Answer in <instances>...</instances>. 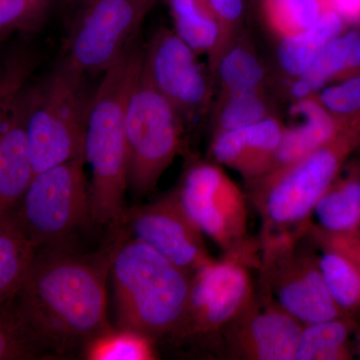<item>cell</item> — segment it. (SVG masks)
<instances>
[{
    "label": "cell",
    "mask_w": 360,
    "mask_h": 360,
    "mask_svg": "<svg viewBox=\"0 0 360 360\" xmlns=\"http://www.w3.org/2000/svg\"><path fill=\"white\" fill-rule=\"evenodd\" d=\"M208 2L219 25V41L214 51L208 56V68L213 77L220 58L240 37L241 28L245 18L246 0H208Z\"/></svg>",
    "instance_id": "f1b7e54d"
},
{
    "label": "cell",
    "mask_w": 360,
    "mask_h": 360,
    "mask_svg": "<svg viewBox=\"0 0 360 360\" xmlns=\"http://www.w3.org/2000/svg\"><path fill=\"white\" fill-rule=\"evenodd\" d=\"M302 328L269 296L255 295L219 340L231 359L295 360Z\"/></svg>",
    "instance_id": "5bb4252c"
},
{
    "label": "cell",
    "mask_w": 360,
    "mask_h": 360,
    "mask_svg": "<svg viewBox=\"0 0 360 360\" xmlns=\"http://www.w3.org/2000/svg\"><path fill=\"white\" fill-rule=\"evenodd\" d=\"M359 148L360 120H343L338 134L321 148L248 184L262 220V238L304 236L317 201Z\"/></svg>",
    "instance_id": "277c9868"
},
{
    "label": "cell",
    "mask_w": 360,
    "mask_h": 360,
    "mask_svg": "<svg viewBox=\"0 0 360 360\" xmlns=\"http://www.w3.org/2000/svg\"><path fill=\"white\" fill-rule=\"evenodd\" d=\"M322 105L340 120H360V72L316 94Z\"/></svg>",
    "instance_id": "4dcf8cb0"
},
{
    "label": "cell",
    "mask_w": 360,
    "mask_h": 360,
    "mask_svg": "<svg viewBox=\"0 0 360 360\" xmlns=\"http://www.w3.org/2000/svg\"><path fill=\"white\" fill-rule=\"evenodd\" d=\"M319 267L329 292L345 314L360 310V267L354 262L328 248H321Z\"/></svg>",
    "instance_id": "484cf974"
},
{
    "label": "cell",
    "mask_w": 360,
    "mask_h": 360,
    "mask_svg": "<svg viewBox=\"0 0 360 360\" xmlns=\"http://www.w3.org/2000/svg\"><path fill=\"white\" fill-rule=\"evenodd\" d=\"M354 328L350 316L303 326L295 360L352 359L348 341Z\"/></svg>",
    "instance_id": "cb8c5ba5"
},
{
    "label": "cell",
    "mask_w": 360,
    "mask_h": 360,
    "mask_svg": "<svg viewBox=\"0 0 360 360\" xmlns=\"http://www.w3.org/2000/svg\"><path fill=\"white\" fill-rule=\"evenodd\" d=\"M345 25L340 14L329 9L307 30L281 39L277 61L283 75L290 79L302 77L322 47L345 32Z\"/></svg>",
    "instance_id": "ac0fdd59"
},
{
    "label": "cell",
    "mask_w": 360,
    "mask_h": 360,
    "mask_svg": "<svg viewBox=\"0 0 360 360\" xmlns=\"http://www.w3.org/2000/svg\"><path fill=\"white\" fill-rule=\"evenodd\" d=\"M290 113L302 117V122L284 129L271 170L295 163L316 150L338 134L343 123L322 105L316 94L295 101Z\"/></svg>",
    "instance_id": "e0dca14e"
},
{
    "label": "cell",
    "mask_w": 360,
    "mask_h": 360,
    "mask_svg": "<svg viewBox=\"0 0 360 360\" xmlns=\"http://www.w3.org/2000/svg\"><path fill=\"white\" fill-rule=\"evenodd\" d=\"M324 11L331 9V0H321Z\"/></svg>",
    "instance_id": "8d00e7d4"
},
{
    "label": "cell",
    "mask_w": 360,
    "mask_h": 360,
    "mask_svg": "<svg viewBox=\"0 0 360 360\" xmlns=\"http://www.w3.org/2000/svg\"><path fill=\"white\" fill-rule=\"evenodd\" d=\"M356 349H357V352H359V354L360 356V330L359 331V333H357Z\"/></svg>",
    "instance_id": "74e56055"
},
{
    "label": "cell",
    "mask_w": 360,
    "mask_h": 360,
    "mask_svg": "<svg viewBox=\"0 0 360 360\" xmlns=\"http://www.w3.org/2000/svg\"><path fill=\"white\" fill-rule=\"evenodd\" d=\"M84 158L35 174L11 219L37 250L53 248L91 220Z\"/></svg>",
    "instance_id": "52a82bcc"
},
{
    "label": "cell",
    "mask_w": 360,
    "mask_h": 360,
    "mask_svg": "<svg viewBox=\"0 0 360 360\" xmlns=\"http://www.w3.org/2000/svg\"><path fill=\"white\" fill-rule=\"evenodd\" d=\"M51 0H0V32L28 30L37 25Z\"/></svg>",
    "instance_id": "1f68e13d"
},
{
    "label": "cell",
    "mask_w": 360,
    "mask_h": 360,
    "mask_svg": "<svg viewBox=\"0 0 360 360\" xmlns=\"http://www.w3.org/2000/svg\"><path fill=\"white\" fill-rule=\"evenodd\" d=\"M284 129L281 120L272 115L243 129L214 134L213 158L250 184L274 168Z\"/></svg>",
    "instance_id": "2e32d148"
},
{
    "label": "cell",
    "mask_w": 360,
    "mask_h": 360,
    "mask_svg": "<svg viewBox=\"0 0 360 360\" xmlns=\"http://www.w3.org/2000/svg\"><path fill=\"white\" fill-rule=\"evenodd\" d=\"M110 270L120 328L150 338L179 330L191 302L193 274L134 238L113 246Z\"/></svg>",
    "instance_id": "3957f363"
},
{
    "label": "cell",
    "mask_w": 360,
    "mask_h": 360,
    "mask_svg": "<svg viewBox=\"0 0 360 360\" xmlns=\"http://www.w3.org/2000/svg\"><path fill=\"white\" fill-rule=\"evenodd\" d=\"M331 9L347 23L360 22V0H331Z\"/></svg>",
    "instance_id": "836d02e7"
},
{
    "label": "cell",
    "mask_w": 360,
    "mask_h": 360,
    "mask_svg": "<svg viewBox=\"0 0 360 360\" xmlns=\"http://www.w3.org/2000/svg\"><path fill=\"white\" fill-rule=\"evenodd\" d=\"M20 89V78L18 75H11L6 78H0V99L11 96Z\"/></svg>",
    "instance_id": "e575fe53"
},
{
    "label": "cell",
    "mask_w": 360,
    "mask_h": 360,
    "mask_svg": "<svg viewBox=\"0 0 360 360\" xmlns=\"http://www.w3.org/2000/svg\"><path fill=\"white\" fill-rule=\"evenodd\" d=\"M314 213L319 229L347 232L360 227V165L350 167L345 176L333 181L317 201Z\"/></svg>",
    "instance_id": "ffe728a7"
},
{
    "label": "cell",
    "mask_w": 360,
    "mask_h": 360,
    "mask_svg": "<svg viewBox=\"0 0 360 360\" xmlns=\"http://www.w3.org/2000/svg\"><path fill=\"white\" fill-rule=\"evenodd\" d=\"M6 33L7 32H0V42H1V40L4 39V35H6Z\"/></svg>",
    "instance_id": "f35d334b"
},
{
    "label": "cell",
    "mask_w": 360,
    "mask_h": 360,
    "mask_svg": "<svg viewBox=\"0 0 360 360\" xmlns=\"http://www.w3.org/2000/svg\"><path fill=\"white\" fill-rule=\"evenodd\" d=\"M309 234L319 248L335 250L360 267V227L347 232H328L310 227Z\"/></svg>",
    "instance_id": "d6a6232c"
},
{
    "label": "cell",
    "mask_w": 360,
    "mask_h": 360,
    "mask_svg": "<svg viewBox=\"0 0 360 360\" xmlns=\"http://www.w3.org/2000/svg\"><path fill=\"white\" fill-rule=\"evenodd\" d=\"M182 118L141 70L125 108L127 179L144 195L158 186L179 148Z\"/></svg>",
    "instance_id": "8992f818"
},
{
    "label": "cell",
    "mask_w": 360,
    "mask_h": 360,
    "mask_svg": "<svg viewBox=\"0 0 360 360\" xmlns=\"http://www.w3.org/2000/svg\"><path fill=\"white\" fill-rule=\"evenodd\" d=\"M37 250L11 219H0V309L20 290Z\"/></svg>",
    "instance_id": "44dd1931"
},
{
    "label": "cell",
    "mask_w": 360,
    "mask_h": 360,
    "mask_svg": "<svg viewBox=\"0 0 360 360\" xmlns=\"http://www.w3.org/2000/svg\"><path fill=\"white\" fill-rule=\"evenodd\" d=\"M86 345V357L91 360H150L155 356L150 338L127 328L108 329Z\"/></svg>",
    "instance_id": "83f0119b"
},
{
    "label": "cell",
    "mask_w": 360,
    "mask_h": 360,
    "mask_svg": "<svg viewBox=\"0 0 360 360\" xmlns=\"http://www.w3.org/2000/svg\"><path fill=\"white\" fill-rule=\"evenodd\" d=\"M176 32L160 28L143 51L142 70L180 117L193 118L208 105L213 77Z\"/></svg>",
    "instance_id": "7c38bea8"
},
{
    "label": "cell",
    "mask_w": 360,
    "mask_h": 360,
    "mask_svg": "<svg viewBox=\"0 0 360 360\" xmlns=\"http://www.w3.org/2000/svg\"><path fill=\"white\" fill-rule=\"evenodd\" d=\"M41 352L6 305L0 309V360L32 359Z\"/></svg>",
    "instance_id": "f546056e"
},
{
    "label": "cell",
    "mask_w": 360,
    "mask_h": 360,
    "mask_svg": "<svg viewBox=\"0 0 360 360\" xmlns=\"http://www.w3.org/2000/svg\"><path fill=\"white\" fill-rule=\"evenodd\" d=\"M260 6L265 22L281 39L307 30L324 13L321 0H260Z\"/></svg>",
    "instance_id": "4316f807"
},
{
    "label": "cell",
    "mask_w": 360,
    "mask_h": 360,
    "mask_svg": "<svg viewBox=\"0 0 360 360\" xmlns=\"http://www.w3.org/2000/svg\"><path fill=\"white\" fill-rule=\"evenodd\" d=\"M143 51L134 40L120 59L103 72L92 94L84 136V160L91 172V220L120 224L129 187L124 115L127 99L141 70Z\"/></svg>",
    "instance_id": "7a4b0ae2"
},
{
    "label": "cell",
    "mask_w": 360,
    "mask_h": 360,
    "mask_svg": "<svg viewBox=\"0 0 360 360\" xmlns=\"http://www.w3.org/2000/svg\"><path fill=\"white\" fill-rule=\"evenodd\" d=\"M274 110L266 90L219 94L213 112V135L262 122L274 115Z\"/></svg>",
    "instance_id": "d4e9b609"
},
{
    "label": "cell",
    "mask_w": 360,
    "mask_h": 360,
    "mask_svg": "<svg viewBox=\"0 0 360 360\" xmlns=\"http://www.w3.org/2000/svg\"><path fill=\"white\" fill-rule=\"evenodd\" d=\"M174 32L196 54L214 51L219 25L208 0H168Z\"/></svg>",
    "instance_id": "603a6c76"
},
{
    "label": "cell",
    "mask_w": 360,
    "mask_h": 360,
    "mask_svg": "<svg viewBox=\"0 0 360 360\" xmlns=\"http://www.w3.org/2000/svg\"><path fill=\"white\" fill-rule=\"evenodd\" d=\"M177 194L189 217L224 253L252 240L245 193L219 165L200 162L191 167Z\"/></svg>",
    "instance_id": "8fae6325"
},
{
    "label": "cell",
    "mask_w": 360,
    "mask_h": 360,
    "mask_svg": "<svg viewBox=\"0 0 360 360\" xmlns=\"http://www.w3.org/2000/svg\"><path fill=\"white\" fill-rule=\"evenodd\" d=\"M30 96V90H18L0 122V219L16 210L35 175L27 135Z\"/></svg>",
    "instance_id": "9a60e30c"
},
{
    "label": "cell",
    "mask_w": 360,
    "mask_h": 360,
    "mask_svg": "<svg viewBox=\"0 0 360 360\" xmlns=\"http://www.w3.org/2000/svg\"><path fill=\"white\" fill-rule=\"evenodd\" d=\"M77 13L71 27L65 61L84 73L115 65L158 0H73Z\"/></svg>",
    "instance_id": "30bf717a"
},
{
    "label": "cell",
    "mask_w": 360,
    "mask_h": 360,
    "mask_svg": "<svg viewBox=\"0 0 360 360\" xmlns=\"http://www.w3.org/2000/svg\"><path fill=\"white\" fill-rule=\"evenodd\" d=\"M259 241L252 239L196 270L186 316L176 333L219 338L255 298L250 269H259Z\"/></svg>",
    "instance_id": "ba28073f"
},
{
    "label": "cell",
    "mask_w": 360,
    "mask_h": 360,
    "mask_svg": "<svg viewBox=\"0 0 360 360\" xmlns=\"http://www.w3.org/2000/svg\"><path fill=\"white\" fill-rule=\"evenodd\" d=\"M360 72V30H348L330 40L316 54L302 77L314 94L328 84Z\"/></svg>",
    "instance_id": "d6986e66"
},
{
    "label": "cell",
    "mask_w": 360,
    "mask_h": 360,
    "mask_svg": "<svg viewBox=\"0 0 360 360\" xmlns=\"http://www.w3.org/2000/svg\"><path fill=\"white\" fill-rule=\"evenodd\" d=\"M14 94H15V92H14ZM14 94H11V96L4 97V98L0 99V122H1L2 118H4V113H6L7 104H8L11 96H13Z\"/></svg>",
    "instance_id": "d590c367"
},
{
    "label": "cell",
    "mask_w": 360,
    "mask_h": 360,
    "mask_svg": "<svg viewBox=\"0 0 360 360\" xmlns=\"http://www.w3.org/2000/svg\"><path fill=\"white\" fill-rule=\"evenodd\" d=\"M112 250L92 255L37 250L6 305L41 352L70 354L110 328L106 278Z\"/></svg>",
    "instance_id": "6da1fadb"
},
{
    "label": "cell",
    "mask_w": 360,
    "mask_h": 360,
    "mask_svg": "<svg viewBox=\"0 0 360 360\" xmlns=\"http://www.w3.org/2000/svg\"><path fill=\"white\" fill-rule=\"evenodd\" d=\"M246 1H248V0H246ZM251 1H253V0H251Z\"/></svg>",
    "instance_id": "ab89813d"
},
{
    "label": "cell",
    "mask_w": 360,
    "mask_h": 360,
    "mask_svg": "<svg viewBox=\"0 0 360 360\" xmlns=\"http://www.w3.org/2000/svg\"><path fill=\"white\" fill-rule=\"evenodd\" d=\"M85 73L63 59L46 80L30 89L27 135L37 174L84 158V136L91 96Z\"/></svg>",
    "instance_id": "5b68a950"
},
{
    "label": "cell",
    "mask_w": 360,
    "mask_h": 360,
    "mask_svg": "<svg viewBox=\"0 0 360 360\" xmlns=\"http://www.w3.org/2000/svg\"><path fill=\"white\" fill-rule=\"evenodd\" d=\"M213 77L219 82V94L264 91L269 79L257 51L240 37L220 58Z\"/></svg>",
    "instance_id": "7402d4cb"
},
{
    "label": "cell",
    "mask_w": 360,
    "mask_h": 360,
    "mask_svg": "<svg viewBox=\"0 0 360 360\" xmlns=\"http://www.w3.org/2000/svg\"><path fill=\"white\" fill-rule=\"evenodd\" d=\"M122 220L129 224L134 239L191 274L212 260L203 232L189 217L177 193L125 210Z\"/></svg>",
    "instance_id": "4fadbf2b"
},
{
    "label": "cell",
    "mask_w": 360,
    "mask_h": 360,
    "mask_svg": "<svg viewBox=\"0 0 360 360\" xmlns=\"http://www.w3.org/2000/svg\"><path fill=\"white\" fill-rule=\"evenodd\" d=\"M260 286L303 326L349 316L329 292L319 257L300 240L260 246Z\"/></svg>",
    "instance_id": "9c48e42d"
}]
</instances>
